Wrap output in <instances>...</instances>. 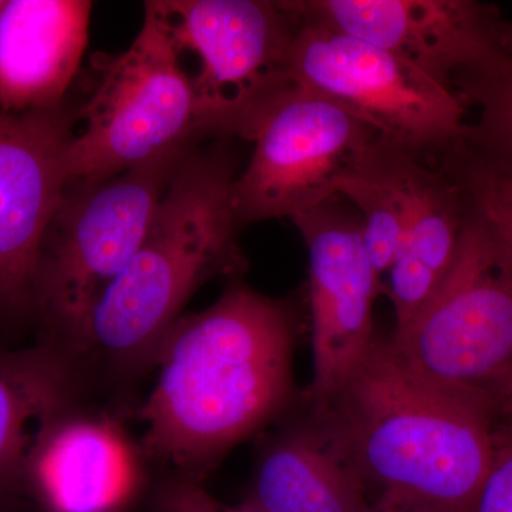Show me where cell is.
I'll return each instance as SVG.
<instances>
[{
  "instance_id": "1",
  "label": "cell",
  "mask_w": 512,
  "mask_h": 512,
  "mask_svg": "<svg viewBox=\"0 0 512 512\" xmlns=\"http://www.w3.org/2000/svg\"><path fill=\"white\" fill-rule=\"evenodd\" d=\"M313 410L376 510L474 511L494 457L487 393L431 383L390 339H376L342 389Z\"/></svg>"
},
{
  "instance_id": "4",
  "label": "cell",
  "mask_w": 512,
  "mask_h": 512,
  "mask_svg": "<svg viewBox=\"0 0 512 512\" xmlns=\"http://www.w3.org/2000/svg\"><path fill=\"white\" fill-rule=\"evenodd\" d=\"M190 151L106 180L67 185L47 228L33 295V316L56 336L57 348L82 352L97 303L136 254Z\"/></svg>"
},
{
  "instance_id": "20",
  "label": "cell",
  "mask_w": 512,
  "mask_h": 512,
  "mask_svg": "<svg viewBox=\"0 0 512 512\" xmlns=\"http://www.w3.org/2000/svg\"><path fill=\"white\" fill-rule=\"evenodd\" d=\"M463 190L470 204L512 245V180L467 151L461 144L433 160Z\"/></svg>"
},
{
  "instance_id": "3",
  "label": "cell",
  "mask_w": 512,
  "mask_h": 512,
  "mask_svg": "<svg viewBox=\"0 0 512 512\" xmlns=\"http://www.w3.org/2000/svg\"><path fill=\"white\" fill-rule=\"evenodd\" d=\"M237 177L228 147L184 157L136 254L97 303L82 352L121 366L154 363L191 296L212 278L244 271L232 204Z\"/></svg>"
},
{
  "instance_id": "24",
  "label": "cell",
  "mask_w": 512,
  "mask_h": 512,
  "mask_svg": "<svg viewBox=\"0 0 512 512\" xmlns=\"http://www.w3.org/2000/svg\"><path fill=\"white\" fill-rule=\"evenodd\" d=\"M360 512H384V511L376 510V508L372 507V505H367V507L363 508V510Z\"/></svg>"
},
{
  "instance_id": "8",
  "label": "cell",
  "mask_w": 512,
  "mask_h": 512,
  "mask_svg": "<svg viewBox=\"0 0 512 512\" xmlns=\"http://www.w3.org/2000/svg\"><path fill=\"white\" fill-rule=\"evenodd\" d=\"M289 74L295 86L336 101L383 143L423 161L460 140L470 111L460 94L402 57L301 18Z\"/></svg>"
},
{
  "instance_id": "25",
  "label": "cell",
  "mask_w": 512,
  "mask_h": 512,
  "mask_svg": "<svg viewBox=\"0 0 512 512\" xmlns=\"http://www.w3.org/2000/svg\"><path fill=\"white\" fill-rule=\"evenodd\" d=\"M3 6H5V2H2V0H0V12H2Z\"/></svg>"
},
{
  "instance_id": "13",
  "label": "cell",
  "mask_w": 512,
  "mask_h": 512,
  "mask_svg": "<svg viewBox=\"0 0 512 512\" xmlns=\"http://www.w3.org/2000/svg\"><path fill=\"white\" fill-rule=\"evenodd\" d=\"M140 477L137 448L121 427L67 409L40 434L22 480L50 512H116Z\"/></svg>"
},
{
  "instance_id": "23",
  "label": "cell",
  "mask_w": 512,
  "mask_h": 512,
  "mask_svg": "<svg viewBox=\"0 0 512 512\" xmlns=\"http://www.w3.org/2000/svg\"><path fill=\"white\" fill-rule=\"evenodd\" d=\"M493 402L495 426H512V370L488 393Z\"/></svg>"
},
{
  "instance_id": "14",
  "label": "cell",
  "mask_w": 512,
  "mask_h": 512,
  "mask_svg": "<svg viewBox=\"0 0 512 512\" xmlns=\"http://www.w3.org/2000/svg\"><path fill=\"white\" fill-rule=\"evenodd\" d=\"M93 3L10 0L0 12V113L56 109L79 72Z\"/></svg>"
},
{
  "instance_id": "15",
  "label": "cell",
  "mask_w": 512,
  "mask_h": 512,
  "mask_svg": "<svg viewBox=\"0 0 512 512\" xmlns=\"http://www.w3.org/2000/svg\"><path fill=\"white\" fill-rule=\"evenodd\" d=\"M468 214L463 190L429 161L410 170V205L387 295L396 329H403L429 302L453 264Z\"/></svg>"
},
{
  "instance_id": "18",
  "label": "cell",
  "mask_w": 512,
  "mask_h": 512,
  "mask_svg": "<svg viewBox=\"0 0 512 512\" xmlns=\"http://www.w3.org/2000/svg\"><path fill=\"white\" fill-rule=\"evenodd\" d=\"M417 157L376 141L340 184L362 220L363 238L376 274L390 272L402 244L410 205V170Z\"/></svg>"
},
{
  "instance_id": "10",
  "label": "cell",
  "mask_w": 512,
  "mask_h": 512,
  "mask_svg": "<svg viewBox=\"0 0 512 512\" xmlns=\"http://www.w3.org/2000/svg\"><path fill=\"white\" fill-rule=\"evenodd\" d=\"M291 220L309 256L313 409L329 402L376 338L373 302L382 291L363 238L362 220L345 198L299 212Z\"/></svg>"
},
{
  "instance_id": "9",
  "label": "cell",
  "mask_w": 512,
  "mask_h": 512,
  "mask_svg": "<svg viewBox=\"0 0 512 512\" xmlns=\"http://www.w3.org/2000/svg\"><path fill=\"white\" fill-rule=\"evenodd\" d=\"M382 141L336 101L293 86L269 111L254 153L232 187L239 227L299 212L339 197L340 184Z\"/></svg>"
},
{
  "instance_id": "12",
  "label": "cell",
  "mask_w": 512,
  "mask_h": 512,
  "mask_svg": "<svg viewBox=\"0 0 512 512\" xmlns=\"http://www.w3.org/2000/svg\"><path fill=\"white\" fill-rule=\"evenodd\" d=\"M303 22L402 57L448 89L458 73L512 56V20L477 0H291Z\"/></svg>"
},
{
  "instance_id": "5",
  "label": "cell",
  "mask_w": 512,
  "mask_h": 512,
  "mask_svg": "<svg viewBox=\"0 0 512 512\" xmlns=\"http://www.w3.org/2000/svg\"><path fill=\"white\" fill-rule=\"evenodd\" d=\"M66 156L69 183L101 181L194 148L202 134L192 77L160 0L133 43L103 66Z\"/></svg>"
},
{
  "instance_id": "16",
  "label": "cell",
  "mask_w": 512,
  "mask_h": 512,
  "mask_svg": "<svg viewBox=\"0 0 512 512\" xmlns=\"http://www.w3.org/2000/svg\"><path fill=\"white\" fill-rule=\"evenodd\" d=\"M249 501L264 512H360L369 505L359 477L315 420L265 451Z\"/></svg>"
},
{
  "instance_id": "2",
  "label": "cell",
  "mask_w": 512,
  "mask_h": 512,
  "mask_svg": "<svg viewBox=\"0 0 512 512\" xmlns=\"http://www.w3.org/2000/svg\"><path fill=\"white\" fill-rule=\"evenodd\" d=\"M298 320L291 306L232 281L161 343L141 409L144 447L194 480L284 412L293 396Z\"/></svg>"
},
{
  "instance_id": "17",
  "label": "cell",
  "mask_w": 512,
  "mask_h": 512,
  "mask_svg": "<svg viewBox=\"0 0 512 512\" xmlns=\"http://www.w3.org/2000/svg\"><path fill=\"white\" fill-rule=\"evenodd\" d=\"M70 399L66 350L47 345L0 355V487L22 480L37 439Z\"/></svg>"
},
{
  "instance_id": "19",
  "label": "cell",
  "mask_w": 512,
  "mask_h": 512,
  "mask_svg": "<svg viewBox=\"0 0 512 512\" xmlns=\"http://www.w3.org/2000/svg\"><path fill=\"white\" fill-rule=\"evenodd\" d=\"M453 89L473 113L457 143L512 180V56L463 70Z\"/></svg>"
},
{
  "instance_id": "11",
  "label": "cell",
  "mask_w": 512,
  "mask_h": 512,
  "mask_svg": "<svg viewBox=\"0 0 512 512\" xmlns=\"http://www.w3.org/2000/svg\"><path fill=\"white\" fill-rule=\"evenodd\" d=\"M76 113L69 104L0 113V319L33 316L47 228L66 194V156Z\"/></svg>"
},
{
  "instance_id": "7",
  "label": "cell",
  "mask_w": 512,
  "mask_h": 512,
  "mask_svg": "<svg viewBox=\"0 0 512 512\" xmlns=\"http://www.w3.org/2000/svg\"><path fill=\"white\" fill-rule=\"evenodd\" d=\"M192 77L204 137L251 141L295 84L289 56L299 18L289 0H160Z\"/></svg>"
},
{
  "instance_id": "22",
  "label": "cell",
  "mask_w": 512,
  "mask_h": 512,
  "mask_svg": "<svg viewBox=\"0 0 512 512\" xmlns=\"http://www.w3.org/2000/svg\"><path fill=\"white\" fill-rule=\"evenodd\" d=\"M160 512H264L252 501L231 507L220 503L197 481L185 477L170 485L161 498Z\"/></svg>"
},
{
  "instance_id": "6",
  "label": "cell",
  "mask_w": 512,
  "mask_h": 512,
  "mask_svg": "<svg viewBox=\"0 0 512 512\" xmlns=\"http://www.w3.org/2000/svg\"><path fill=\"white\" fill-rule=\"evenodd\" d=\"M394 350L416 375L487 393L512 370V245L468 201L453 264Z\"/></svg>"
},
{
  "instance_id": "21",
  "label": "cell",
  "mask_w": 512,
  "mask_h": 512,
  "mask_svg": "<svg viewBox=\"0 0 512 512\" xmlns=\"http://www.w3.org/2000/svg\"><path fill=\"white\" fill-rule=\"evenodd\" d=\"M473 512H512V426H495L493 463Z\"/></svg>"
}]
</instances>
